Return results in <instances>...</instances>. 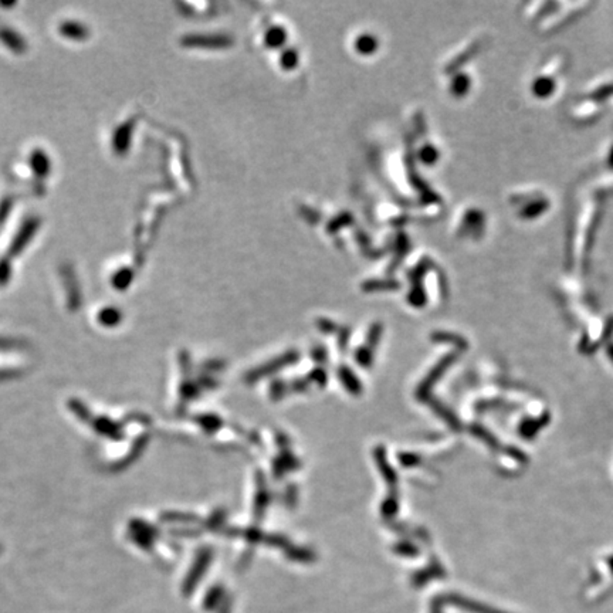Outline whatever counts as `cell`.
<instances>
[{"label":"cell","mask_w":613,"mask_h":613,"mask_svg":"<svg viewBox=\"0 0 613 613\" xmlns=\"http://www.w3.org/2000/svg\"><path fill=\"white\" fill-rule=\"evenodd\" d=\"M593 3L589 2H529L521 9L522 17L543 34H551L585 15Z\"/></svg>","instance_id":"obj_1"},{"label":"cell","mask_w":613,"mask_h":613,"mask_svg":"<svg viewBox=\"0 0 613 613\" xmlns=\"http://www.w3.org/2000/svg\"><path fill=\"white\" fill-rule=\"evenodd\" d=\"M600 215V201L595 194L588 195L580 203L578 212L575 215V222L569 239V260L575 264H584L589 258V249Z\"/></svg>","instance_id":"obj_2"},{"label":"cell","mask_w":613,"mask_h":613,"mask_svg":"<svg viewBox=\"0 0 613 613\" xmlns=\"http://www.w3.org/2000/svg\"><path fill=\"white\" fill-rule=\"evenodd\" d=\"M566 67L568 56L562 52H557L544 60L529 80L528 91L531 97L540 102H547L558 97Z\"/></svg>","instance_id":"obj_3"},{"label":"cell","mask_w":613,"mask_h":613,"mask_svg":"<svg viewBox=\"0 0 613 613\" xmlns=\"http://www.w3.org/2000/svg\"><path fill=\"white\" fill-rule=\"evenodd\" d=\"M507 203L520 222L531 223L545 217L552 209V199L536 185L518 186L507 194Z\"/></svg>","instance_id":"obj_4"},{"label":"cell","mask_w":613,"mask_h":613,"mask_svg":"<svg viewBox=\"0 0 613 613\" xmlns=\"http://www.w3.org/2000/svg\"><path fill=\"white\" fill-rule=\"evenodd\" d=\"M606 105L600 101L585 95L581 101H575L569 109V117L577 124H592L600 118L605 114Z\"/></svg>","instance_id":"obj_5"}]
</instances>
